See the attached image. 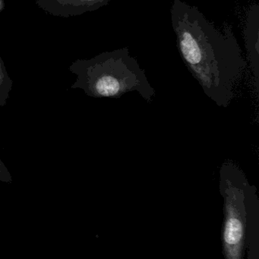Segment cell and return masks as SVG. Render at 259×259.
Listing matches in <instances>:
<instances>
[{"instance_id":"obj_1","label":"cell","mask_w":259,"mask_h":259,"mask_svg":"<svg viewBox=\"0 0 259 259\" xmlns=\"http://www.w3.org/2000/svg\"><path fill=\"white\" fill-rule=\"evenodd\" d=\"M170 13L186 67L210 99L227 106L248 65L232 28L219 29L198 7L183 0L172 1Z\"/></svg>"},{"instance_id":"obj_2","label":"cell","mask_w":259,"mask_h":259,"mask_svg":"<svg viewBox=\"0 0 259 259\" xmlns=\"http://www.w3.org/2000/svg\"><path fill=\"white\" fill-rule=\"evenodd\" d=\"M69 69L77 75L71 88L82 89L92 98H119L137 92L150 101L155 95L145 70L128 48L101 53L90 60H75Z\"/></svg>"},{"instance_id":"obj_3","label":"cell","mask_w":259,"mask_h":259,"mask_svg":"<svg viewBox=\"0 0 259 259\" xmlns=\"http://www.w3.org/2000/svg\"><path fill=\"white\" fill-rule=\"evenodd\" d=\"M221 174V189L224 198L223 245L229 259L242 257L247 242L253 245L254 226H257V198L253 187L236 168H224Z\"/></svg>"},{"instance_id":"obj_4","label":"cell","mask_w":259,"mask_h":259,"mask_svg":"<svg viewBox=\"0 0 259 259\" xmlns=\"http://www.w3.org/2000/svg\"><path fill=\"white\" fill-rule=\"evenodd\" d=\"M111 0H36L39 8L51 16L69 18L105 7Z\"/></svg>"},{"instance_id":"obj_5","label":"cell","mask_w":259,"mask_h":259,"mask_svg":"<svg viewBox=\"0 0 259 259\" xmlns=\"http://www.w3.org/2000/svg\"><path fill=\"white\" fill-rule=\"evenodd\" d=\"M243 34L248 64L257 82L259 77V7L257 4L251 6L248 10Z\"/></svg>"},{"instance_id":"obj_6","label":"cell","mask_w":259,"mask_h":259,"mask_svg":"<svg viewBox=\"0 0 259 259\" xmlns=\"http://www.w3.org/2000/svg\"><path fill=\"white\" fill-rule=\"evenodd\" d=\"M13 87V81L9 75L4 60L0 56V107H5Z\"/></svg>"},{"instance_id":"obj_7","label":"cell","mask_w":259,"mask_h":259,"mask_svg":"<svg viewBox=\"0 0 259 259\" xmlns=\"http://www.w3.org/2000/svg\"><path fill=\"white\" fill-rule=\"evenodd\" d=\"M0 181L7 183H12L13 182L11 174L1 158H0Z\"/></svg>"},{"instance_id":"obj_8","label":"cell","mask_w":259,"mask_h":259,"mask_svg":"<svg viewBox=\"0 0 259 259\" xmlns=\"http://www.w3.org/2000/svg\"><path fill=\"white\" fill-rule=\"evenodd\" d=\"M6 5L5 2H4V0H0V13L1 12L4 11V9H5Z\"/></svg>"}]
</instances>
